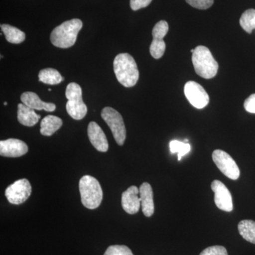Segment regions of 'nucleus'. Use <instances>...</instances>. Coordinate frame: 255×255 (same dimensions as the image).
I'll use <instances>...</instances> for the list:
<instances>
[{
  "label": "nucleus",
  "instance_id": "obj_1",
  "mask_svg": "<svg viewBox=\"0 0 255 255\" xmlns=\"http://www.w3.org/2000/svg\"><path fill=\"white\" fill-rule=\"evenodd\" d=\"M114 70L118 81L126 87L136 85L139 79L137 64L128 53H120L114 61Z\"/></svg>",
  "mask_w": 255,
  "mask_h": 255
},
{
  "label": "nucleus",
  "instance_id": "obj_2",
  "mask_svg": "<svg viewBox=\"0 0 255 255\" xmlns=\"http://www.w3.org/2000/svg\"><path fill=\"white\" fill-rule=\"evenodd\" d=\"M82 21L78 18L65 21L52 31L50 41L58 48H70L76 42L79 31L82 29Z\"/></svg>",
  "mask_w": 255,
  "mask_h": 255
},
{
  "label": "nucleus",
  "instance_id": "obj_3",
  "mask_svg": "<svg viewBox=\"0 0 255 255\" xmlns=\"http://www.w3.org/2000/svg\"><path fill=\"white\" fill-rule=\"evenodd\" d=\"M192 63L196 74L201 78L211 79L217 75L219 63L207 47H196L192 53Z\"/></svg>",
  "mask_w": 255,
  "mask_h": 255
},
{
  "label": "nucleus",
  "instance_id": "obj_4",
  "mask_svg": "<svg viewBox=\"0 0 255 255\" xmlns=\"http://www.w3.org/2000/svg\"><path fill=\"white\" fill-rule=\"evenodd\" d=\"M82 204L89 209H95L100 206L103 199V191L100 182L90 175L81 178L79 183Z\"/></svg>",
  "mask_w": 255,
  "mask_h": 255
},
{
  "label": "nucleus",
  "instance_id": "obj_5",
  "mask_svg": "<svg viewBox=\"0 0 255 255\" xmlns=\"http://www.w3.org/2000/svg\"><path fill=\"white\" fill-rule=\"evenodd\" d=\"M65 96L68 99L66 110L75 120H81L86 116L87 107L82 100V90L78 84L72 82L67 86Z\"/></svg>",
  "mask_w": 255,
  "mask_h": 255
},
{
  "label": "nucleus",
  "instance_id": "obj_6",
  "mask_svg": "<svg viewBox=\"0 0 255 255\" xmlns=\"http://www.w3.org/2000/svg\"><path fill=\"white\" fill-rule=\"evenodd\" d=\"M101 116L110 127L116 142L119 145H123L127 137V129L123 117L112 107H105L103 109Z\"/></svg>",
  "mask_w": 255,
  "mask_h": 255
},
{
  "label": "nucleus",
  "instance_id": "obj_7",
  "mask_svg": "<svg viewBox=\"0 0 255 255\" xmlns=\"http://www.w3.org/2000/svg\"><path fill=\"white\" fill-rule=\"evenodd\" d=\"M212 159L219 170L226 177L237 180L241 172L238 164L229 154L225 151L216 150L212 154Z\"/></svg>",
  "mask_w": 255,
  "mask_h": 255
},
{
  "label": "nucleus",
  "instance_id": "obj_8",
  "mask_svg": "<svg viewBox=\"0 0 255 255\" xmlns=\"http://www.w3.org/2000/svg\"><path fill=\"white\" fill-rule=\"evenodd\" d=\"M31 191V185L28 179H19L6 188L5 196L10 204L18 205L27 200Z\"/></svg>",
  "mask_w": 255,
  "mask_h": 255
},
{
  "label": "nucleus",
  "instance_id": "obj_9",
  "mask_svg": "<svg viewBox=\"0 0 255 255\" xmlns=\"http://www.w3.org/2000/svg\"><path fill=\"white\" fill-rule=\"evenodd\" d=\"M184 95L189 103L196 109H204L209 103V96L197 82L189 81L184 85Z\"/></svg>",
  "mask_w": 255,
  "mask_h": 255
},
{
  "label": "nucleus",
  "instance_id": "obj_10",
  "mask_svg": "<svg viewBox=\"0 0 255 255\" xmlns=\"http://www.w3.org/2000/svg\"><path fill=\"white\" fill-rule=\"evenodd\" d=\"M211 189L214 193V201L219 209L231 212L233 209L232 196L223 182L214 180L211 183Z\"/></svg>",
  "mask_w": 255,
  "mask_h": 255
},
{
  "label": "nucleus",
  "instance_id": "obj_11",
  "mask_svg": "<svg viewBox=\"0 0 255 255\" xmlns=\"http://www.w3.org/2000/svg\"><path fill=\"white\" fill-rule=\"evenodd\" d=\"M27 152L28 146L22 140L9 138L0 141V155L3 157H21Z\"/></svg>",
  "mask_w": 255,
  "mask_h": 255
},
{
  "label": "nucleus",
  "instance_id": "obj_12",
  "mask_svg": "<svg viewBox=\"0 0 255 255\" xmlns=\"http://www.w3.org/2000/svg\"><path fill=\"white\" fill-rule=\"evenodd\" d=\"M122 204L124 211L128 214H137L141 206L138 188L131 186L124 191L122 196Z\"/></svg>",
  "mask_w": 255,
  "mask_h": 255
},
{
  "label": "nucleus",
  "instance_id": "obj_13",
  "mask_svg": "<svg viewBox=\"0 0 255 255\" xmlns=\"http://www.w3.org/2000/svg\"><path fill=\"white\" fill-rule=\"evenodd\" d=\"M89 139L97 150L106 152L109 149L108 140L105 132L96 122H90L87 128Z\"/></svg>",
  "mask_w": 255,
  "mask_h": 255
},
{
  "label": "nucleus",
  "instance_id": "obj_14",
  "mask_svg": "<svg viewBox=\"0 0 255 255\" xmlns=\"http://www.w3.org/2000/svg\"><path fill=\"white\" fill-rule=\"evenodd\" d=\"M142 211L146 217H151L155 211L153 201V191L149 183H142L139 189Z\"/></svg>",
  "mask_w": 255,
  "mask_h": 255
},
{
  "label": "nucleus",
  "instance_id": "obj_15",
  "mask_svg": "<svg viewBox=\"0 0 255 255\" xmlns=\"http://www.w3.org/2000/svg\"><path fill=\"white\" fill-rule=\"evenodd\" d=\"M21 100L25 105L34 110H44L51 112H54L56 109L54 104L43 102L34 92H24L21 96Z\"/></svg>",
  "mask_w": 255,
  "mask_h": 255
},
{
  "label": "nucleus",
  "instance_id": "obj_16",
  "mask_svg": "<svg viewBox=\"0 0 255 255\" xmlns=\"http://www.w3.org/2000/svg\"><path fill=\"white\" fill-rule=\"evenodd\" d=\"M17 117L20 124L28 127L36 125L41 119V116L38 115L34 110L24 104H19L18 105Z\"/></svg>",
  "mask_w": 255,
  "mask_h": 255
},
{
  "label": "nucleus",
  "instance_id": "obj_17",
  "mask_svg": "<svg viewBox=\"0 0 255 255\" xmlns=\"http://www.w3.org/2000/svg\"><path fill=\"white\" fill-rule=\"evenodd\" d=\"M63 126V121L59 117L48 115L42 119L41 133L45 136H51Z\"/></svg>",
  "mask_w": 255,
  "mask_h": 255
},
{
  "label": "nucleus",
  "instance_id": "obj_18",
  "mask_svg": "<svg viewBox=\"0 0 255 255\" xmlns=\"http://www.w3.org/2000/svg\"><path fill=\"white\" fill-rule=\"evenodd\" d=\"M1 29L6 41L14 44H19L24 41L26 34L18 28L9 24H1Z\"/></svg>",
  "mask_w": 255,
  "mask_h": 255
},
{
  "label": "nucleus",
  "instance_id": "obj_19",
  "mask_svg": "<svg viewBox=\"0 0 255 255\" xmlns=\"http://www.w3.org/2000/svg\"><path fill=\"white\" fill-rule=\"evenodd\" d=\"M39 81L47 85H58L63 82L64 78L58 70L53 68H46L41 70L38 74Z\"/></svg>",
  "mask_w": 255,
  "mask_h": 255
},
{
  "label": "nucleus",
  "instance_id": "obj_20",
  "mask_svg": "<svg viewBox=\"0 0 255 255\" xmlns=\"http://www.w3.org/2000/svg\"><path fill=\"white\" fill-rule=\"evenodd\" d=\"M238 231L246 241L255 244V221L243 220L238 224Z\"/></svg>",
  "mask_w": 255,
  "mask_h": 255
},
{
  "label": "nucleus",
  "instance_id": "obj_21",
  "mask_svg": "<svg viewBox=\"0 0 255 255\" xmlns=\"http://www.w3.org/2000/svg\"><path fill=\"white\" fill-rule=\"evenodd\" d=\"M240 24L247 33H251L255 29V9L246 10L242 14Z\"/></svg>",
  "mask_w": 255,
  "mask_h": 255
},
{
  "label": "nucleus",
  "instance_id": "obj_22",
  "mask_svg": "<svg viewBox=\"0 0 255 255\" xmlns=\"http://www.w3.org/2000/svg\"><path fill=\"white\" fill-rule=\"evenodd\" d=\"M169 150L172 153L178 155V160L180 161L183 156L187 155L191 150L190 144L188 142H183L179 140H172L169 142Z\"/></svg>",
  "mask_w": 255,
  "mask_h": 255
},
{
  "label": "nucleus",
  "instance_id": "obj_23",
  "mask_svg": "<svg viewBox=\"0 0 255 255\" xmlns=\"http://www.w3.org/2000/svg\"><path fill=\"white\" fill-rule=\"evenodd\" d=\"M166 49L165 42L164 40L153 38L150 47L151 55L155 59H159L163 56Z\"/></svg>",
  "mask_w": 255,
  "mask_h": 255
},
{
  "label": "nucleus",
  "instance_id": "obj_24",
  "mask_svg": "<svg viewBox=\"0 0 255 255\" xmlns=\"http://www.w3.org/2000/svg\"><path fill=\"white\" fill-rule=\"evenodd\" d=\"M169 31V25L167 21L162 20L158 23H156L152 29V34L153 38L157 39H164V37L167 35Z\"/></svg>",
  "mask_w": 255,
  "mask_h": 255
},
{
  "label": "nucleus",
  "instance_id": "obj_25",
  "mask_svg": "<svg viewBox=\"0 0 255 255\" xmlns=\"http://www.w3.org/2000/svg\"><path fill=\"white\" fill-rule=\"evenodd\" d=\"M104 255H133V254L127 246H112L107 248Z\"/></svg>",
  "mask_w": 255,
  "mask_h": 255
},
{
  "label": "nucleus",
  "instance_id": "obj_26",
  "mask_svg": "<svg viewBox=\"0 0 255 255\" xmlns=\"http://www.w3.org/2000/svg\"><path fill=\"white\" fill-rule=\"evenodd\" d=\"M193 7L199 9H207L214 4V0H186Z\"/></svg>",
  "mask_w": 255,
  "mask_h": 255
},
{
  "label": "nucleus",
  "instance_id": "obj_27",
  "mask_svg": "<svg viewBox=\"0 0 255 255\" xmlns=\"http://www.w3.org/2000/svg\"><path fill=\"white\" fill-rule=\"evenodd\" d=\"M200 255H228L226 248L223 246H211L201 252Z\"/></svg>",
  "mask_w": 255,
  "mask_h": 255
},
{
  "label": "nucleus",
  "instance_id": "obj_28",
  "mask_svg": "<svg viewBox=\"0 0 255 255\" xmlns=\"http://www.w3.org/2000/svg\"><path fill=\"white\" fill-rule=\"evenodd\" d=\"M152 0H130V5L133 11L145 8L150 4Z\"/></svg>",
  "mask_w": 255,
  "mask_h": 255
},
{
  "label": "nucleus",
  "instance_id": "obj_29",
  "mask_svg": "<svg viewBox=\"0 0 255 255\" xmlns=\"http://www.w3.org/2000/svg\"><path fill=\"white\" fill-rule=\"evenodd\" d=\"M244 107L247 112L251 114H255V94L250 96L245 101Z\"/></svg>",
  "mask_w": 255,
  "mask_h": 255
},
{
  "label": "nucleus",
  "instance_id": "obj_30",
  "mask_svg": "<svg viewBox=\"0 0 255 255\" xmlns=\"http://www.w3.org/2000/svg\"><path fill=\"white\" fill-rule=\"evenodd\" d=\"M4 105H7V103H6V102H4Z\"/></svg>",
  "mask_w": 255,
  "mask_h": 255
}]
</instances>
